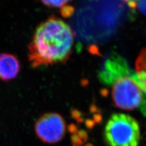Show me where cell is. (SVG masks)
Wrapping results in <instances>:
<instances>
[{
    "label": "cell",
    "mask_w": 146,
    "mask_h": 146,
    "mask_svg": "<svg viewBox=\"0 0 146 146\" xmlns=\"http://www.w3.org/2000/svg\"><path fill=\"white\" fill-rule=\"evenodd\" d=\"M103 83L112 84V98L116 107L124 110L139 108L146 116V96L124 58L117 56L109 58L99 74Z\"/></svg>",
    "instance_id": "7a4b0ae2"
},
{
    "label": "cell",
    "mask_w": 146,
    "mask_h": 146,
    "mask_svg": "<svg viewBox=\"0 0 146 146\" xmlns=\"http://www.w3.org/2000/svg\"><path fill=\"white\" fill-rule=\"evenodd\" d=\"M21 70L19 60L13 54H0V79L7 82L15 79Z\"/></svg>",
    "instance_id": "5b68a950"
},
{
    "label": "cell",
    "mask_w": 146,
    "mask_h": 146,
    "mask_svg": "<svg viewBox=\"0 0 146 146\" xmlns=\"http://www.w3.org/2000/svg\"><path fill=\"white\" fill-rule=\"evenodd\" d=\"M136 6H138L139 11L143 14L146 15V1H136Z\"/></svg>",
    "instance_id": "ba28073f"
},
{
    "label": "cell",
    "mask_w": 146,
    "mask_h": 146,
    "mask_svg": "<svg viewBox=\"0 0 146 146\" xmlns=\"http://www.w3.org/2000/svg\"><path fill=\"white\" fill-rule=\"evenodd\" d=\"M73 42L71 27L56 17H49L36 27L29 44L28 58L32 67L66 62Z\"/></svg>",
    "instance_id": "6da1fadb"
},
{
    "label": "cell",
    "mask_w": 146,
    "mask_h": 146,
    "mask_svg": "<svg viewBox=\"0 0 146 146\" xmlns=\"http://www.w3.org/2000/svg\"><path fill=\"white\" fill-rule=\"evenodd\" d=\"M70 1H42V3L45 6L51 7H65L66 4L69 3Z\"/></svg>",
    "instance_id": "52a82bcc"
},
{
    "label": "cell",
    "mask_w": 146,
    "mask_h": 146,
    "mask_svg": "<svg viewBox=\"0 0 146 146\" xmlns=\"http://www.w3.org/2000/svg\"><path fill=\"white\" fill-rule=\"evenodd\" d=\"M136 72L146 73V48L141 51L135 63Z\"/></svg>",
    "instance_id": "8992f818"
},
{
    "label": "cell",
    "mask_w": 146,
    "mask_h": 146,
    "mask_svg": "<svg viewBox=\"0 0 146 146\" xmlns=\"http://www.w3.org/2000/svg\"><path fill=\"white\" fill-rule=\"evenodd\" d=\"M35 132L42 142L47 144L57 143L65 136L66 123L63 117L58 113H46L36 121Z\"/></svg>",
    "instance_id": "277c9868"
},
{
    "label": "cell",
    "mask_w": 146,
    "mask_h": 146,
    "mask_svg": "<svg viewBox=\"0 0 146 146\" xmlns=\"http://www.w3.org/2000/svg\"><path fill=\"white\" fill-rule=\"evenodd\" d=\"M73 12V7L71 6H65V8L62 10V14L63 16L68 17L70 16Z\"/></svg>",
    "instance_id": "9c48e42d"
},
{
    "label": "cell",
    "mask_w": 146,
    "mask_h": 146,
    "mask_svg": "<svg viewBox=\"0 0 146 146\" xmlns=\"http://www.w3.org/2000/svg\"><path fill=\"white\" fill-rule=\"evenodd\" d=\"M140 138L138 122L126 114H113L105 127L104 139L108 146H138Z\"/></svg>",
    "instance_id": "3957f363"
}]
</instances>
